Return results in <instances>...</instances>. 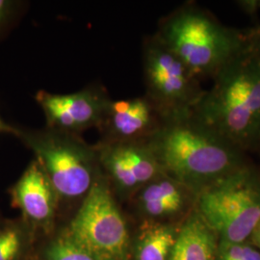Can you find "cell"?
Here are the masks:
<instances>
[{
    "label": "cell",
    "mask_w": 260,
    "mask_h": 260,
    "mask_svg": "<svg viewBox=\"0 0 260 260\" xmlns=\"http://www.w3.org/2000/svg\"><path fill=\"white\" fill-rule=\"evenodd\" d=\"M149 143L163 172L197 197L251 163L248 153L192 111L164 118Z\"/></svg>",
    "instance_id": "cell-1"
},
{
    "label": "cell",
    "mask_w": 260,
    "mask_h": 260,
    "mask_svg": "<svg viewBox=\"0 0 260 260\" xmlns=\"http://www.w3.org/2000/svg\"><path fill=\"white\" fill-rule=\"evenodd\" d=\"M212 79L192 112L250 154L260 126V49L251 29L244 47Z\"/></svg>",
    "instance_id": "cell-2"
},
{
    "label": "cell",
    "mask_w": 260,
    "mask_h": 260,
    "mask_svg": "<svg viewBox=\"0 0 260 260\" xmlns=\"http://www.w3.org/2000/svg\"><path fill=\"white\" fill-rule=\"evenodd\" d=\"M155 34L202 80L213 78L244 47L249 30L224 26L190 1L160 19Z\"/></svg>",
    "instance_id": "cell-3"
},
{
    "label": "cell",
    "mask_w": 260,
    "mask_h": 260,
    "mask_svg": "<svg viewBox=\"0 0 260 260\" xmlns=\"http://www.w3.org/2000/svg\"><path fill=\"white\" fill-rule=\"evenodd\" d=\"M18 139L43 168L62 205L78 204L103 176L98 152L81 135L60 130L19 126Z\"/></svg>",
    "instance_id": "cell-4"
},
{
    "label": "cell",
    "mask_w": 260,
    "mask_h": 260,
    "mask_svg": "<svg viewBox=\"0 0 260 260\" xmlns=\"http://www.w3.org/2000/svg\"><path fill=\"white\" fill-rule=\"evenodd\" d=\"M196 209L213 230L219 245L248 241L260 220V167L252 162L207 188Z\"/></svg>",
    "instance_id": "cell-5"
},
{
    "label": "cell",
    "mask_w": 260,
    "mask_h": 260,
    "mask_svg": "<svg viewBox=\"0 0 260 260\" xmlns=\"http://www.w3.org/2000/svg\"><path fill=\"white\" fill-rule=\"evenodd\" d=\"M76 244L111 260H129L126 218L105 177L93 184L64 231Z\"/></svg>",
    "instance_id": "cell-6"
},
{
    "label": "cell",
    "mask_w": 260,
    "mask_h": 260,
    "mask_svg": "<svg viewBox=\"0 0 260 260\" xmlns=\"http://www.w3.org/2000/svg\"><path fill=\"white\" fill-rule=\"evenodd\" d=\"M145 95L163 118L192 111L205 90L201 80L154 33L142 45Z\"/></svg>",
    "instance_id": "cell-7"
},
{
    "label": "cell",
    "mask_w": 260,
    "mask_h": 260,
    "mask_svg": "<svg viewBox=\"0 0 260 260\" xmlns=\"http://www.w3.org/2000/svg\"><path fill=\"white\" fill-rule=\"evenodd\" d=\"M103 177L119 201L126 202L163 174L149 141L93 144Z\"/></svg>",
    "instance_id": "cell-8"
},
{
    "label": "cell",
    "mask_w": 260,
    "mask_h": 260,
    "mask_svg": "<svg viewBox=\"0 0 260 260\" xmlns=\"http://www.w3.org/2000/svg\"><path fill=\"white\" fill-rule=\"evenodd\" d=\"M112 99L100 83L88 85L71 93H53L40 90L35 101L44 112L46 127L79 134L98 128Z\"/></svg>",
    "instance_id": "cell-9"
},
{
    "label": "cell",
    "mask_w": 260,
    "mask_h": 260,
    "mask_svg": "<svg viewBox=\"0 0 260 260\" xmlns=\"http://www.w3.org/2000/svg\"><path fill=\"white\" fill-rule=\"evenodd\" d=\"M197 195L173 177L161 174L127 201L141 222L180 223L197 204Z\"/></svg>",
    "instance_id": "cell-10"
},
{
    "label": "cell",
    "mask_w": 260,
    "mask_h": 260,
    "mask_svg": "<svg viewBox=\"0 0 260 260\" xmlns=\"http://www.w3.org/2000/svg\"><path fill=\"white\" fill-rule=\"evenodd\" d=\"M164 118L144 94L127 100H111L96 128L99 142L127 143L149 141Z\"/></svg>",
    "instance_id": "cell-11"
},
{
    "label": "cell",
    "mask_w": 260,
    "mask_h": 260,
    "mask_svg": "<svg viewBox=\"0 0 260 260\" xmlns=\"http://www.w3.org/2000/svg\"><path fill=\"white\" fill-rule=\"evenodd\" d=\"M11 205L37 233H50L59 210V201L43 168L33 159L9 189Z\"/></svg>",
    "instance_id": "cell-12"
},
{
    "label": "cell",
    "mask_w": 260,
    "mask_h": 260,
    "mask_svg": "<svg viewBox=\"0 0 260 260\" xmlns=\"http://www.w3.org/2000/svg\"><path fill=\"white\" fill-rule=\"evenodd\" d=\"M218 235L194 208L180 224L170 260H215Z\"/></svg>",
    "instance_id": "cell-13"
},
{
    "label": "cell",
    "mask_w": 260,
    "mask_h": 260,
    "mask_svg": "<svg viewBox=\"0 0 260 260\" xmlns=\"http://www.w3.org/2000/svg\"><path fill=\"white\" fill-rule=\"evenodd\" d=\"M180 224L141 222L136 237L131 238L129 260H170Z\"/></svg>",
    "instance_id": "cell-14"
},
{
    "label": "cell",
    "mask_w": 260,
    "mask_h": 260,
    "mask_svg": "<svg viewBox=\"0 0 260 260\" xmlns=\"http://www.w3.org/2000/svg\"><path fill=\"white\" fill-rule=\"evenodd\" d=\"M36 232L21 218L0 223V260H31Z\"/></svg>",
    "instance_id": "cell-15"
},
{
    "label": "cell",
    "mask_w": 260,
    "mask_h": 260,
    "mask_svg": "<svg viewBox=\"0 0 260 260\" xmlns=\"http://www.w3.org/2000/svg\"><path fill=\"white\" fill-rule=\"evenodd\" d=\"M41 260H111L89 251L73 241L65 232L48 242Z\"/></svg>",
    "instance_id": "cell-16"
},
{
    "label": "cell",
    "mask_w": 260,
    "mask_h": 260,
    "mask_svg": "<svg viewBox=\"0 0 260 260\" xmlns=\"http://www.w3.org/2000/svg\"><path fill=\"white\" fill-rule=\"evenodd\" d=\"M28 6L23 0H0V43L19 24Z\"/></svg>",
    "instance_id": "cell-17"
},
{
    "label": "cell",
    "mask_w": 260,
    "mask_h": 260,
    "mask_svg": "<svg viewBox=\"0 0 260 260\" xmlns=\"http://www.w3.org/2000/svg\"><path fill=\"white\" fill-rule=\"evenodd\" d=\"M215 260H260V250L250 241L219 245Z\"/></svg>",
    "instance_id": "cell-18"
},
{
    "label": "cell",
    "mask_w": 260,
    "mask_h": 260,
    "mask_svg": "<svg viewBox=\"0 0 260 260\" xmlns=\"http://www.w3.org/2000/svg\"><path fill=\"white\" fill-rule=\"evenodd\" d=\"M18 133H19L18 125H14L4 121V119L0 116V134H8L14 137H17Z\"/></svg>",
    "instance_id": "cell-19"
},
{
    "label": "cell",
    "mask_w": 260,
    "mask_h": 260,
    "mask_svg": "<svg viewBox=\"0 0 260 260\" xmlns=\"http://www.w3.org/2000/svg\"><path fill=\"white\" fill-rule=\"evenodd\" d=\"M239 6H241L242 9L246 13L254 15L257 10L260 9L259 0H252V1H239L237 2Z\"/></svg>",
    "instance_id": "cell-20"
},
{
    "label": "cell",
    "mask_w": 260,
    "mask_h": 260,
    "mask_svg": "<svg viewBox=\"0 0 260 260\" xmlns=\"http://www.w3.org/2000/svg\"><path fill=\"white\" fill-rule=\"evenodd\" d=\"M248 241L251 242L254 247H256L258 250H260V220L257 224L255 225L254 230L252 231Z\"/></svg>",
    "instance_id": "cell-21"
},
{
    "label": "cell",
    "mask_w": 260,
    "mask_h": 260,
    "mask_svg": "<svg viewBox=\"0 0 260 260\" xmlns=\"http://www.w3.org/2000/svg\"><path fill=\"white\" fill-rule=\"evenodd\" d=\"M251 153H253V154H255V155L260 157V126L259 129L257 131L255 140L253 142V145H252V148L251 149Z\"/></svg>",
    "instance_id": "cell-22"
},
{
    "label": "cell",
    "mask_w": 260,
    "mask_h": 260,
    "mask_svg": "<svg viewBox=\"0 0 260 260\" xmlns=\"http://www.w3.org/2000/svg\"><path fill=\"white\" fill-rule=\"evenodd\" d=\"M251 34H252V37L254 39L257 47H259L260 49V25L258 27H254L251 29Z\"/></svg>",
    "instance_id": "cell-23"
},
{
    "label": "cell",
    "mask_w": 260,
    "mask_h": 260,
    "mask_svg": "<svg viewBox=\"0 0 260 260\" xmlns=\"http://www.w3.org/2000/svg\"><path fill=\"white\" fill-rule=\"evenodd\" d=\"M31 260H37V259H35V258H32V259Z\"/></svg>",
    "instance_id": "cell-24"
}]
</instances>
